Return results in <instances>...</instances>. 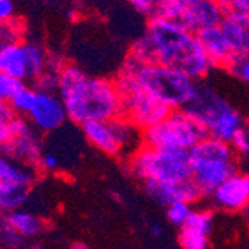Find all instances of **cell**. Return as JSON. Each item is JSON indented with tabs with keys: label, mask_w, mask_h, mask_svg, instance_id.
I'll return each mask as SVG.
<instances>
[{
	"label": "cell",
	"mask_w": 249,
	"mask_h": 249,
	"mask_svg": "<svg viewBox=\"0 0 249 249\" xmlns=\"http://www.w3.org/2000/svg\"><path fill=\"white\" fill-rule=\"evenodd\" d=\"M229 70L236 76L239 77L240 80H243L245 83L249 85V55H245V56H240V58H236Z\"/></svg>",
	"instance_id": "cell-31"
},
{
	"label": "cell",
	"mask_w": 249,
	"mask_h": 249,
	"mask_svg": "<svg viewBox=\"0 0 249 249\" xmlns=\"http://www.w3.org/2000/svg\"><path fill=\"white\" fill-rule=\"evenodd\" d=\"M25 33V25L19 18H12L9 21L0 22V46L22 42Z\"/></svg>",
	"instance_id": "cell-23"
},
{
	"label": "cell",
	"mask_w": 249,
	"mask_h": 249,
	"mask_svg": "<svg viewBox=\"0 0 249 249\" xmlns=\"http://www.w3.org/2000/svg\"><path fill=\"white\" fill-rule=\"evenodd\" d=\"M86 141L107 156L132 154L142 145V131L124 116L107 120H93L82 124Z\"/></svg>",
	"instance_id": "cell-7"
},
{
	"label": "cell",
	"mask_w": 249,
	"mask_h": 249,
	"mask_svg": "<svg viewBox=\"0 0 249 249\" xmlns=\"http://www.w3.org/2000/svg\"><path fill=\"white\" fill-rule=\"evenodd\" d=\"M0 151L9 156L19 165L35 169L39 168L43 147L39 132L31 126V123L25 117L17 114L14 120L12 137L0 147Z\"/></svg>",
	"instance_id": "cell-11"
},
{
	"label": "cell",
	"mask_w": 249,
	"mask_h": 249,
	"mask_svg": "<svg viewBox=\"0 0 249 249\" xmlns=\"http://www.w3.org/2000/svg\"><path fill=\"white\" fill-rule=\"evenodd\" d=\"M211 196L213 203L224 211H245L249 206V174L234 172Z\"/></svg>",
	"instance_id": "cell-14"
},
{
	"label": "cell",
	"mask_w": 249,
	"mask_h": 249,
	"mask_svg": "<svg viewBox=\"0 0 249 249\" xmlns=\"http://www.w3.org/2000/svg\"><path fill=\"white\" fill-rule=\"evenodd\" d=\"M33 82L36 85L35 89L42 90V92L56 93L58 92V86H59V70L46 67V70L43 73H40Z\"/></svg>",
	"instance_id": "cell-26"
},
{
	"label": "cell",
	"mask_w": 249,
	"mask_h": 249,
	"mask_svg": "<svg viewBox=\"0 0 249 249\" xmlns=\"http://www.w3.org/2000/svg\"><path fill=\"white\" fill-rule=\"evenodd\" d=\"M3 220H5V215H3L2 212H0V226L3 224Z\"/></svg>",
	"instance_id": "cell-37"
},
{
	"label": "cell",
	"mask_w": 249,
	"mask_h": 249,
	"mask_svg": "<svg viewBox=\"0 0 249 249\" xmlns=\"http://www.w3.org/2000/svg\"><path fill=\"white\" fill-rule=\"evenodd\" d=\"M165 208H166V216H168L169 223H172L174 226H178V227H181L187 220H189V216L193 212L192 203L181 202V200L172 202V203L166 205Z\"/></svg>",
	"instance_id": "cell-24"
},
{
	"label": "cell",
	"mask_w": 249,
	"mask_h": 249,
	"mask_svg": "<svg viewBox=\"0 0 249 249\" xmlns=\"http://www.w3.org/2000/svg\"><path fill=\"white\" fill-rule=\"evenodd\" d=\"M123 106V116L128 117L140 131H145L162 122L172 110L145 92L134 76L119 71L114 80Z\"/></svg>",
	"instance_id": "cell-9"
},
{
	"label": "cell",
	"mask_w": 249,
	"mask_h": 249,
	"mask_svg": "<svg viewBox=\"0 0 249 249\" xmlns=\"http://www.w3.org/2000/svg\"><path fill=\"white\" fill-rule=\"evenodd\" d=\"M17 113L11 108V106L3 104L0 107V147H2L12 137V128Z\"/></svg>",
	"instance_id": "cell-27"
},
{
	"label": "cell",
	"mask_w": 249,
	"mask_h": 249,
	"mask_svg": "<svg viewBox=\"0 0 249 249\" xmlns=\"http://www.w3.org/2000/svg\"><path fill=\"white\" fill-rule=\"evenodd\" d=\"M31 249H45V248L40 246V245H33V246H31Z\"/></svg>",
	"instance_id": "cell-38"
},
{
	"label": "cell",
	"mask_w": 249,
	"mask_h": 249,
	"mask_svg": "<svg viewBox=\"0 0 249 249\" xmlns=\"http://www.w3.org/2000/svg\"><path fill=\"white\" fill-rule=\"evenodd\" d=\"M220 28L227 39L234 59L249 55V15L226 12Z\"/></svg>",
	"instance_id": "cell-16"
},
{
	"label": "cell",
	"mask_w": 249,
	"mask_h": 249,
	"mask_svg": "<svg viewBox=\"0 0 249 249\" xmlns=\"http://www.w3.org/2000/svg\"><path fill=\"white\" fill-rule=\"evenodd\" d=\"M58 95L69 119L77 124L123 116V106L116 82L89 76L74 64H64L59 71Z\"/></svg>",
	"instance_id": "cell-2"
},
{
	"label": "cell",
	"mask_w": 249,
	"mask_h": 249,
	"mask_svg": "<svg viewBox=\"0 0 249 249\" xmlns=\"http://www.w3.org/2000/svg\"><path fill=\"white\" fill-rule=\"evenodd\" d=\"M151 233H153L156 237L162 236V227H160V226H158V224H154V226L151 227Z\"/></svg>",
	"instance_id": "cell-35"
},
{
	"label": "cell",
	"mask_w": 249,
	"mask_h": 249,
	"mask_svg": "<svg viewBox=\"0 0 249 249\" xmlns=\"http://www.w3.org/2000/svg\"><path fill=\"white\" fill-rule=\"evenodd\" d=\"M192 179L202 195H212L236 171V151L230 142L205 137L190 151Z\"/></svg>",
	"instance_id": "cell-4"
},
{
	"label": "cell",
	"mask_w": 249,
	"mask_h": 249,
	"mask_svg": "<svg viewBox=\"0 0 249 249\" xmlns=\"http://www.w3.org/2000/svg\"><path fill=\"white\" fill-rule=\"evenodd\" d=\"M15 6L12 0H0V22H5L14 18Z\"/></svg>",
	"instance_id": "cell-34"
},
{
	"label": "cell",
	"mask_w": 249,
	"mask_h": 249,
	"mask_svg": "<svg viewBox=\"0 0 249 249\" xmlns=\"http://www.w3.org/2000/svg\"><path fill=\"white\" fill-rule=\"evenodd\" d=\"M134 177L147 181H184L192 178L190 153L141 145L128 162Z\"/></svg>",
	"instance_id": "cell-6"
},
{
	"label": "cell",
	"mask_w": 249,
	"mask_h": 249,
	"mask_svg": "<svg viewBox=\"0 0 249 249\" xmlns=\"http://www.w3.org/2000/svg\"><path fill=\"white\" fill-rule=\"evenodd\" d=\"M200 126L208 137L231 142L243 124L240 113L221 95L203 85L197 86L193 100L184 108Z\"/></svg>",
	"instance_id": "cell-5"
},
{
	"label": "cell",
	"mask_w": 249,
	"mask_h": 249,
	"mask_svg": "<svg viewBox=\"0 0 249 249\" xmlns=\"http://www.w3.org/2000/svg\"><path fill=\"white\" fill-rule=\"evenodd\" d=\"M30 196V185L22 182H0V212L3 215L24 208Z\"/></svg>",
	"instance_id": "cell-20"
},
{
	"label": "cell",
	"mask_w": 249,
	"mask_h": 249,
	"mask_svg": "<svg viewBox=\"0 0 249 249\" xmlns=\"http://www.w3.org/2000/svg\"><path fill=\"white\" fill-rule=\"evenodd\" d=\"M226 11L216 0H168L160 6L159 17L182 24L193 33L220 27Z\"/></svg>",
	"instance_id": "cell-10"
},
{
	"label": "cell",
	"mask_w": 249,
	"mask_h": 249,
	"mask_svg": "<svg viewBox=\"0 0 249 249\" xmlns=\"http://www.w3.org/2000/svg\"><path fill=\"white\" fill-rule=\"evenodd\" d=\"M3 104H6V103H3V100H2V98H0V107H2Z\"/></svg>",
	"instance_id": "cell-40"
},
{
	"label": "cell",
	"mask_w": 249,
	"mask_h": 249,
	"mask_svg": "<svg viewBox=\"0 0 249 249\" xmlns=\"http://www.w3.org/2000/svg\"><path fill=\"white\" fill-rule=\"evenodd\" d=\"M71 249H89V246L83 242H74L71 245Z\"/></svg>",
	"instance_id": "cell-36"
},
{
	"label": "cell",
	"mask_w": 249,
	"mask_h": 249,
	"mask_svg": "<svg viewBox=\"0 0 249 249\" xmlns=\"http://www.w3.org/2000/svg\"><path fill=\"white\" fill-rule=\"evenodd\" d=\"M226 12H237L249 15V0H216Z\"/></svg>",
	"instance_id": "cell-33"
},
{
	"label": "cell",
	"mask_w": 249,
	"mask_h": 249,
	"mask_svg": "<svg viewBox=\"0 0 249 249\" xmlns=\"http://www.w3.org/2000/svg\"><path fill=\"white\" fill-rule=\"evenodd\" d=\"M129 56L142 64L158 62L172 67L196 82L213 69L197 35L165 17L148 19L145 33L132 43Z\"/></svg>",
	"instance_id": "cell-1"
},
{
	"label": "cell",
	"mask_w": 249,
	"mask_h": 249,
	"mask_svg": "<svg viewBox=\"0 0 249 249\" xmlns=\"http://www.w3.org/2000/svg\"><path fill=\"white\" fill-rule=\"evenodd\" d=\"M0 249H3V248H2V246H0Z\"/></svg>",
	"instance_id": "cell-42"
},
{
	"label": "cell",
	"mask_w": 249,
	"mask_h": 249,
	"mask_svg": "<svg viewBox=\"0 0 249 249\" xmlns=\"http://www.w3.org/2000/svg\"><path fill=\"white\" fill-rule=\"evenodd\" d=\"M35 181V172L31 168L22 166L9 156L0 151V182H22L31 185Z\"/></svg>",
	"instance_id": "cell-21"
},
{
	"label": "cell",
	"mask_w": 249,
	"mask_h": 249,
	"mask_svg": "<svg viewBox=\"0 0 249 249\" xmlns=\"http://www.w3.org/2000/svg\"><path fill=\"white\" fill-rule=\"evenodd\" d=\"M126 2L141 15L147 17L148 19L159 17L160 14V0H126Z\"/></svg>",
	"instance_id": "cell-29"
},
{
	"label": "cell",
	"mask_w": 249,
	"mask_h": 249,
	"mask_svg": "<svg viewBox=\"0 0 249 249\" xmlns=\"http://www.w3.org/2000/svg\"><path fill=\"white\" fill-rule=\"evenodd\" d=\"M206 135L205 129L185 110H172L162 122L142 131V144L163 150L190 151Z\"/></svg>",
	"instance_id": "cell-8"
},
{
	"label": "cell",
	"mask_w": 249,
	"mask_h": 249,
	"mask_svg": "<svg viewBox=\"0 0 249 249\" xmlns=\"http://www.w3.org/2000/svg\"><path fill=\"white\" fill-rule=\"evenodd\" d=\"M230 144L236 153L249 156V123L243 122V124L240 126V129L237 131V134L234 135V138L231 140Z\"/></svg>",
	"instance_id": "cell-30"
},
{
	"label": "cell",
	"mask_w": 249,
	"mask_h": 249,
	"mask_svg": "<svg viewBox=\"0 0 249 249\" xmlns=\"http://www.w3.org/2000/svg\"><path fill=\"white\" fill-rule=\"evenodd\" d=\"M144 184L147 195L163 206L178 200L193 203L203 196L192 178L184 181H147Z\"/></svg>",
	"instance_id": "cell-13"
},
{
	"label": "cell",
	"mask_w": 249,
	"mask_h": 249,
	"mask_svg": "<svg viewBox=\"0 0 249 249\" xmlns=\"http://www.w3.org/2000/svg\"><path fill=\"white\" fill-rule=\"evenodd\" d=\"M120 71L134 76L145 92L171 110H184L199 86L196 80L179 70L158 62L142 64L129 55L123 61Z\"/></svg>",
	"instance_id": "cell-3"
},
{
	"label": "cell",
	"mask_w": 249,
	"mask_h": 249,
	"mask_svg": "<svg viewBox=\"0 0 249 249\" xmlns=\"http://www.w3.org/2000/svg\"><path fill=\"white\" fill-rule=\"evenodd\" d=\"M24 240L25 239L3 220V224L0 226V246L3 249H19L24 245Z\"/></svg>",
	"instance_id": "cell-28"
},
{
	"label": "cell",
	"mask_w": 249,
	"mask_h": 249,
	"mask_svg": "<svg viewBox=\"0 0 249 249\" xmlns=\"http://www.w3.org/2000/svg\"><path fill=\"white\" fill-rule=\"evenodd\" d=\"M22 117H25L37 132H53L69 119L64 103L58 93L42 92L37 89L33 101Z\"/></svg>",
	"instance_id": "cell-12"
},
{
	"label": "cell",
	"mask_w": 249,
	"mask_h": 249,
	"mask_svg": "<svg viewBox=\"0 0 249 249\" xmlns=\"http://www.w3.org/2000/svg\"><path fill=\"white\" fill-rule=\"evenodd\" d=\"M245 212H246V218H248V223H249V206L245 209Z\"/></svg>",
	"instance_id": "cell-39"
},
{
	"label": "cell",
	"mask_w": 249,
	"mask_h": 249,
	"mask_svg": "<svg viewBox=\"0 0 249 249\" xmlns=\"http://www.w3.org/2000/svg\"><path fill=\"white\" fill-rule=\"evenodd\" d=\"M27 56H28V69H30V80H35L40 73H43L48 67V53L45 49L33 42H25Z\"/></svg>",
	"instance_id": "cell-22"
},
{
	"label": "cell",
	"mask_w": 249,
	"mask_h": 249,
	"mask_svg": "<svg viewBox=\"0 0 249 249\" xmlns=\"http://www.w3.org/2000/svg\"><path fill=\"white\" fill-rule=\"evenodd\" d=\"M0 71L22 82L30 80L25 42L0 46Z\"/></svg>",
	"instance_id": "cell-18"
},
{
	"label": "cell",
	"mask_w": 249,
	"mask_h": 249,
	"mask_svg": "<svg viewBox=\"0 0 249 249\" xmlns=\"http://www.w3.org/2000/svg\"><path fill=\"white\" fill-rule=\"evenodd\" d=\"M24 86L25 83L22 80L0 71V98L3 100V103H11L12 98Z\"/></svg>",
	"instance_id": "cell-25"
},
{
	"label": "cell",
	"mask_w": 249,
	"mask_h": 249,
	"mask_svg": "<svg viewBox=\"0 0 249 249\" xmlns=\"http://www.w3.org/2000/svg\"><path fill=\"white\" fill-rule=\"evenodd\" d=\"M213 226V215L209 211H193L178 233V242L182 249H208L209 234Z\"/></svg>",
	"instance_id": "cell-15"
},
{
	"label": "cell",
	"mask_w": 249,
	"mask_h": 249,
	"mask_svg": "<svg viewBox=\"0 0 249 249\" xmlns=\"http://www.w3.org/2000/svg\"><path fill=\"white\" fill-rule=\"evenodd\" d=\"M61 166V160H59V156L56 153L52 151H45L42 153V158L39 162V168L46 171V172H55L58 171Z\"/></svg>",
	"instance_id": "cell-32"
},
{
	"label": "cell",
	"mask_w": 249,
	"mask_h": 249,
	"mask_svg": "<svg viewBox=\"0 0 249 249\" xmlns=\"http://www.w3.org/2000/svg\"><path fill=\"white\" fill-rule=\"evenodd\" d=\"M160 2H162V3H163V2H168V0H160Z\"/></svg>",
	"instance_id": "cell-41"
},
{
	"label": "cell",
	"mask_w": 249,
	"mask_h": 249,
	"mask_svg": "<svg viewBox=\"0 0 249 249\" xmlns=\"http://www.w3.org/2000/svg\"><path fill=\"white\" fill-rule=\"evenodd\" d=\"M5 223L18 231L24 239H35L45 230V221L42 220V216L24 208L6 213Z\"/></svg>",
	"instance_id": "cell-19"
},
{
	"label": "cell",
	"mask_w": 249,
	"mask_h": 249,
	"mask_svg": "<svg viewBox=\"0 0 249 249\" xmlns=\"http://www.w3.org/2000/svg\"><path fill=\"white\" fill-rule=\"evenodd\" d=\"M197 37L213 67H230L234 56L220 27L203 30L197 35Z\"/></svg>",
	"instance_id": "cell-17"
}]
</instances>
